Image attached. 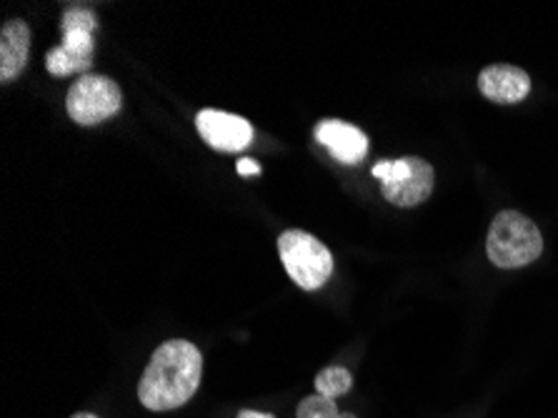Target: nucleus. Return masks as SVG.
<instances>
[{
	"mask_svg": "<svg viewBox=\"0 0 558 418\" xmlns=\"http://www.w3.org/2000/svg\"><path fill=\"white\" fill-rule=\"evenodd\" d=\"M488 261L496 268H523L544 253V236L534 220L519 211L496 213L486 238Z\"/></svg>",
	"mask_w": 558,
	"mask_h": 418,
	"instance_id": "nucleus-2",
	"label": "nucleus"
},
{
	"mask_svg": "<svg viewBox=\"0 0 558 418\" xmlns=\"http://www.w3.org/2000/svg\"><path fill=\"white\" fill-rule=\"evenodd\" d=\"M123 106V96L118 83L106 75L86 73L68 88L65 108L68 116L78 126H98L108 118L118 116Z\"/></svg>",
	"mask_w": 558,
	"mask_h": 418,
	"instance_id": "nucleus-6",
	"label": "nucleus"
},
{
	"mask_svg": "<svg viewBox=\"0 0 558 418\" xmlns=\"http://www.w3.org/2000/svg\"><path fill=\"white\" fill-rule=\"evenodd\" d=\"M374 178L384 186V199L399 208L421 206L436 186V174L428 160L418 156H405L396 160H378L371 168Z\"/></svg>",
	"mask_w": 558,
	"mask_h": 418,
	"instance_id": "nucleus-5",
	"label": "nucleus"
},
{
	"mask_svg": "<svg viewBox=\"0 0 558 418\" xmlns=\"http://www.w3.org/2000/svg\"><path fill=\"white\" fill-rule=\"evenodd\" d=\"M353 386V377L349 369H343V366H328L316 377V391L320 396L326 398H338L343 394H349Z\"/></svg>",
	"mask_w": 558,
	"mask_h": 418,
	"instance_id": "nucleus-11",
	"label": "nucleus"
},
{
	"mask_svg": "<svg viewBox=\"0 0 558 418\" xmlns=\"http://www.w3.org/2000/svg\"><path fill=\"white\" fill-rule=\"evenodd\" d=\"M316 141L326 146L328 153L343 166H356L366 158L368 153V139L361 128L345 123V121H320L316 126Z\"/></svg>",
	"mask_w": 558,
	"mask_h": 418,
	"instance_id": "nucleus-9",
	"label": "nucleus"
},
{
	"mask_svg": "<svg viewBox=\"0 0 558 418\" xmlns=\"http://www.w3.org/2000/svg\"><path fill=\"white\" fill-rule=\"evenodd\" d=\"M203 356L191 341L173 338L158 346L138 383V398L148 411H173L196 396Z\"/></svg>",
	"mask_w": 558,
	"mask_h": 418,
	"instance_id": "nucleus-1",
	"label": "nucleus"
},
{
	"mask_svg": "<svg viewBox=\"0 0 558 418\" xmlns=\"http://www.w3.org/2000/svg\"><path fill=\"white\" fill-rule=\"evenodd\" d=\"M338 416H341V411L336 408V401L320 394L303 398L299 404V411H295V418H338Z\"/></svg>",
	"mask_w": 558,
	"mask_h": 418,
	"instance_id": "nucleus-12",
	"label": "nucleus"
},
{
	"mask_svg": "<svg viewBox=\"0 0 558 418\" xmlns=\"http://www.w3.org/2000/svg\"><path fill=\"white\" fill-rule=\"evenodd\" d=\"M239 418H276L274 414H260V411H251V408H246V411H241Z\"/></svg>",
	"mask_w": 558,
	"mask_h": 418,
	"instance_id": "nucleus-14",
	"label": "nucleus"
},
{
	"mask_svg": "<svg viewBox=\"0 0 558 418\" xmlns=\"http://www.w3.org/2000/svg\"><path fill=\"white\" fill-rule=\"evenodd\" d=\"M31 50V28L25 21H8L0 31V81L19 79Z\"/></svg>",
	"mask_w": 558,
	"mask_h": 418,
	"instance_id": "nucleus-10",
	"label": "nucleus"
},
{
	"mask_svg": "<svg viewBox=\"0 0 558 418\" xmlns=\"http://www.w3.org/2000/svg\"><path fill=\"white\" fill-rule=\"evenodd\" d=\"M96 28L98 19L90 8H68L61 21L63 40L61 46L50 48L46 56L48 73L56 79L83 73L86 75L96 56Z\"/></svg>",
	"mask_w": 558,
	"mask_h": 418,
	"instance_id": "nucleus-3",
	"label": "nucleus"
},
{
	"mask_svg": "<svg viewBox=\"0 0 558 418\" xmlns=\"http://www.w3.org/2000/svg\"><path fill=\"white\" fill-rule=\"evenodd\" d=\"M338 418H356V416H353V414H341Z\"/></svg>",
	"mask_w": 558,
	"mask_h": 418,
	"instance_id": "nucleus-16",
	"label": "nucleus"
},
{
	"mask_svg": "<svg viewBox=\"0 0 558 418\" xmlns=\"http://www.w3.org/2000/svg\"><path fill=\"white\" fill-rule=\"evenodd\" d=\"M239 174L241 176H258L260 174V166L256 164V160L243 158V160H239Z\"/></svg>",
	"mask_w": 558,
	"mask_h": 418,
	"instance_id": "nucleus-13",
	"label": "nucleus"
},
{
	"mask_svg": "<svg viewBox=\"0 0 558 418\" xmlns=\"http://www.w3.org/2000/svg\"><path fill=\"white\" fill-rule=\"evenodd\" d=\"M71 418H98L96 414H75V416H71Z\"/></svg>",
	"mask_w": 558,
	"mask_h": 418,
	"instance_id": "nucleus-15",
	"label": "nucleus"
},
{
	"mask_svg": "<svg viewBox=\"0 0 558 418\" xmlns=\"http://www.w3.org/2000/svg\"><path fill=\"white\" fill-rule=\"evenodd\" d=\"M478 91L484 93L488 100H494V104L513 106L521 104V100L531 93V79L519 65L494 63L481 71Z\"/></svg>",
	"mask_w": 558,
	"mask_h": 418,
	"instance_id": "nucleus-8",
	"label": "nucleus"
},
{
	"mask_svg": "<svg viewBox=\"0 0 558 418\" xmlns=\"http://www.w3.org/2000/svg\"><path fill=\"white\" fill-rule=\"evenodd\" d=\"M278 253H281L283 268L291 280L303 291H316L331 278L333 255L306 230L291 228L278 238Z\"/></svg>",
	"mask_w": 558,
	"mask_h": 418,
	"instance_id": "nucleus-4",
	"label": "nucleus"
},
{
	"mask_svg": "<svg viewBox=\"0 0 558 418\" xmlns=\"http://www.w3.org/2000/svg\"><path fill=\"white\" fill-rule=\"evenodd\" d=\"M196 128L210 148L223 153H239L253 143V126L246 118L216 108H203L196 116Z\"/></svg>",
	"mask_w": 558,
	"mask_h": 418,
	"instance_id": "nucleus-7",
	"label": "nucleus"
}]
</instances>
